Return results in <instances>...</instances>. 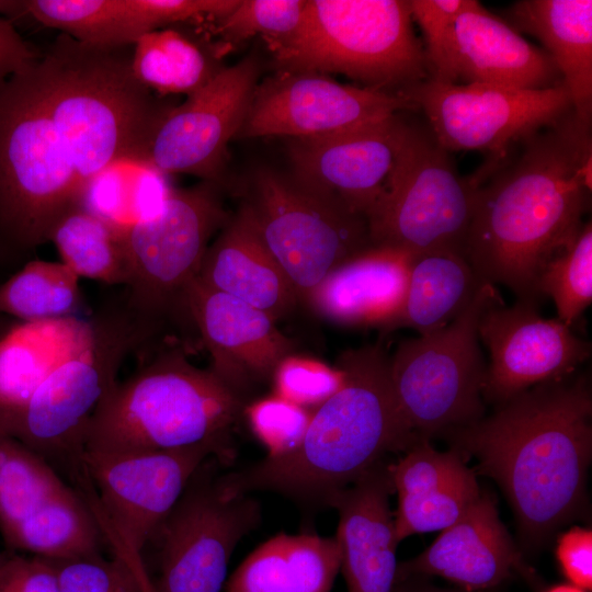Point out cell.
<instances>
[{
	"label": "cell",
	"instance_id": "1",
	"mask_svg": "<svg viewBox=\"0 0 592 592\" xmlns=\"http://www.w3.org/2000/svg\"><path fill=\"white\" fill-rule=\"evenodd\" d=\"M591 127L573 112L490 158L479 173L465 257L486 283L538 304L547 263L578 236L591 191Z\"/></svg>",
	"mask_w": 592,
	"mask_h": 592
},
{
	"label": "cell",
	"instance_id": "2",
	"mask_svg": "<svg viewBox=\"0 0 592 592\" xmlns=\"http://www.w3.org/2000/svg\"><path fill=\"white\" fill-rule=\"evenodd\" d=\"M592 398L585 377L536 385L486 419L449 433L504 491L524 542L545 543L578 512L592 451Z\"/></svg>",
	"mask_w": 592,
	"mask_h": 592
},
{
	"label": "cell",
	"instance_id": "3",
	"mask_svg": "<svg viewBox=\"0 0 592 592\" xmlns=\"http://www.w3.org/2000/svg\"><path fill=\"white\" fill-rule=\"evenodd\" d=\"M337 365L342 387L312 411L300 445L218 476L231 494L276 491L298 502L327 505L390 452L418 441L405 422L391 386L389 356L380 343L344 351Z\"/></svg>",
	"mask_w": 592,
	"mask_h": 592
},
{
	"label": "cell",
	"instance_id": "4",
	"mask_svg": "<svg viewBox=\"0 0 592 592\" xmlns=\"http://www.w3.org/2000/svg\"><path fill=\"white\" fill-rule=\"evenodd\" d=\"M133 45L93 47L59 33L33 67L44 110L82 186L119 160H143L166 111L134 73ZM82 189V187H81Z\"/></svg>",
	"mask_w": 592,
	"mask_h": 592
},
{
	"label": "cell",
	"instance_id": "5",
	"mask_svg": "<svg viewBox=\"0 0 592 592\" xmlns=\"http://www.w3.org/2000/svg\"><path fill=\"white\" fill-rule=\"evenodd\" d=\"M248 402L209 368L192 364L186 349L157 348L103 398L88 426L83 452L159 451L204 443L230 447V433Z\"/></svg>",
	"mask_w": 592,
	"mask_h": 592
},
{
	"label": "cell",
	"instance_id": "6",
	"mask_svg": "<svg viewBox=\"0 0 592 592\" xmlns=\"http://www.w3.org/2000/svg\"><path fill=\"white\" fill-rule=\"evenodd\" d=\"M217 183L172 189L161 207L123 229L129 276L124 300L159 345L189 350L197 337L187 296L212 238L229 219Z\"/></svg>",
	"mask_w": 592,
	"mask_h": 592
},
{
	"label": "cell",
	"instance_id": "7",
	"mask_svg": "<svg viewBox=\"0 0 592 592\" xmlns=\"http://www.w3.org/2000/svg\"><path fill=\"white\" fill-rule=\"evenodd\" d=\"M267 47L277 70L341 73L401 94L428 79L409 0H307L298 30Z\"/></svg>",
	"mask_w": 592,
	"mask_h": 592
},
{
	"label": "cell",
	"instance_id": "8",
	"mask_svg": "<svg viewBox=\"0 0 592 592\" xmlns=\"http://www.w3.org/2000/svg\"><path fill=\"white\" fill-rule=\"evenodd\" d=\"M90 320L87 343L59 364L1 426L56 470L69 468L80 479L84 437L95 410L116 384L127 357L156 346L123 296L103 305Z\"/></svg>",
	"mask_w": 592,
	"mask_h": 592
},
{
	"label": "cell",
	"instance_id": "9",
	"mask_svg": "<svg viewBox=\"0 0 592 592\" xmlns=\"http://www.w3.org/2000/svg\"><path fill=\"white\" fill-rule=\"evenodd\" d=\"M32 69L0 91V257H31L82 183L37 92Z\"/></svg>",
	"mask_w": 592,
	"mask_h": 592
},
{
	"label": "cell",
	"instance_id": "10",
	"mask_svg": "<svg viewBox=\"0 0 592 592\" xmlns=\"http://www.w3.org/2000/svg\"><path fill=\"white\" fill-rule=\"evenodd\" d=\"M502 299L494 285L485 283L449 325L402 340L389 357L399 411L417 439L448 435L482 419L487 366L478 323Z\"/></svg>",
	"mask_w": 592,
	"mask_h": 592
},
{
	"label": "cell",
	"instance_id": "11",
	"mask_svg": "<svg viewBox=\"0 0 592 592\" xmlns=\"http://www.w3.org/2000/svg\"><path fill=\"white\" fill-rule=\"evenodd\" d=\"M477 186L428 126L406 121L395 168L367 217L372 244L465 257Z\"/></svg>",
	"mask_w": 592,
	"mask_h": 592
},
{
	"label": "cell",
	"instance_id": "12",
	"mask_svg": "<svg viewBox=\"0 0 592 592\" xmlns=\"http://www.w3.org/2000/svg\"><path fill=\"white\" fill-rule=\"evenodd\" d=\"M239 208L304 306L332 270L373 246L365 217L270 168L252 172Z\"/></svg>",
	"mask_w": 592,
	"mask_h": 592
},
{
	"label": "cell",
	"instance_id": "13",
	"mask_svg": "<svg viewBox=\"0 0 592 592\" xmlns=\"http://www.w3.org/2000/svg\"><path fill=\"white\" fill-rule=\"evenodd\" d=\"M206 463L145 546L158 571L148 592H220L236 546L260 522L259 503L226 491Z\"/></svg>",
	"mask_w": 592,
	"mask_h": 592
},
{
	"label": "cell",
	"instance_id": "14",
	"mask_svg": "<svg viewBox=\"0 0 592 592\" xmlns=\"http://www.w3.org/2000/svg\"><path fill=\"white\" fill-rule=\"evenodd\" d=\"M229 453L230 447L216 443L159 451L83 452L82 478L95 498L88 500L115 551L141 559L143 549L201 465L212 456L227 458Z\"/></svg>",
	"mask_w": 592,
	"mask_h": 592
},
{
	"label": "cell",
	"instance_id": "15",
	"mask_svg": "<svg viewBox=\"0 0 592 592\" xmlns=\"http://www.w3.org/2000/svg\"><path fill=\"white\" fill-rule=\"evenodd\" d=\"M424 113L446 150H486L501 158L513 145L573 112L566 87L514 90L431 79L403 93Z\"/></svg>",
	"mask_w": 592,
	"mask_h": 592
},
{
	"label": "cell",
	"instance_id": "16",
	"mask_svg": "<svg viewBox=\"0 0 592 592\" xmlns=\"http://www.w3.org/2000/svg\"><path fill=\"white\" fill-rule=\"evenodd\" d=\"M418 110L401 93L343 84L316 71L277 70L259 81L236 138H306Z\"/></svg>",
	"mask_w": 592,
	"mask_h": 592
},
{
	"label": "cell",
	"instance_id": "17",
	"mask_svg": "<svg viewBox=\"0 0 592 592\" xmlns=\"http://www.w3.org/2000/svg\"><path fill=\"white\" fill-rule=\"evenodd\" d=\"M255 56L220 68L180 105H171L150 139L145 161L159 171L191 174L217 183L228 145L237 137L259 83Z\"/></svg>",
	"mask_w": 592,
	"mask_h": 592
},
{
	"label": "cell",
	"instance_id": "18",
	"mask_svg": "<svg viewBox=\"0 0 592 592\" xmlns=\"http://www.w3.org/2000/svg\"><path fill=\"white\" fill-rule=\"evenodd\" d=\"M478 335L490 357L482 395L499 405L536 385L568 378L591 355V343L570 327L520 300L489 307Z\"/></svg>",
	"mask_w": 592,
	"mask_h": 592
},
{
	"label": "cell",
	"instance_id": "19",
	"mask_svg": "<svg viewBox=\"0 0 592 592\" xmlns=\"http://www.w3.org/2000/svg\"><path fill=\"white\" fill-rule=\"evenodd\" d=\"M406 121L398 113L344 132L289 138V175L367 220L395 168Z\"/></svg>",
	"mask_w": 592,
	"mask_h": 592
},
{
	"label": "cell",
	"instance_id": "20",
	"mask_svg": "<svg viewBox=\"0 0 592 592\" xmlns=\"http://www.w3.org/2000/svg\"><path fill=\"white\" fill-rule=\"evenodd\" d=\"M187 303L200 342L209 353L208 368L247 401L271 382L278 363L294 353L293 341L267 314L197 278Z\"/></svg>",
	"mask_w": 592,
	"mask_h": 592
},
{
	"label": "cell",
	"instance_id": "21",
	"mask_svg": "<svg viewBox=\"0 0 592 592\" xmlns=\"http://www.w3.org/2000/svg\"><path fill=\"white\" fill-rule=\"evenodd\" d=\"M392 490L389 465L382 460L328 501L339 513L334 537L348 592H395L398 542L389 505Z\"/></svg>",
	"mask_w": 592,
	"mask_h": 592
},
{
	"label": "cell",
	"instance_id": "22",
	"mask_svg": "<svg viewBox=\"0 0 592 592\" xmlns=\"http://www.w3.org/2000/svg\"><path fill=\"white\" fill-rule=\"evenodd\" d=\"M516 570L527 572L494 501L481 492L430 547L398 563L396 584L418 576H439L476 592L500 584Z\"/></svg>",
	"mask_w": 592,
	"mask_h": 592
},
{
	"label": "cell",
	"instance_id": "23",
	"mask_svg": "<svg viewBox=\"0 0 592 592\" xmlns=\"http://www.w3.org/2000/svg\"><path fill=\"white\" fill-rule=\"evenodd\" d=\"M453 54L457 81L514 90H543L562 83L545 50L477 0L455 20Z\"/></svg>",
	"mask_w": 592,
	"mask_h": 592
},
{
	"label": "cell",
	"instance_id": "24",
	"mask_svg": "<svg viewBox=\"0 0 592 592\" xmlns=\"http://www.w3.org/2000/svg\"><path fill=\"white\" fill-rule=\"evenodd\" d=\"M411 259L396 248L371 246L332 270L306 307L338 325L388 332L403 306Z\"/></svg>",
	"mask_w": 592,
	"mask_h": 592
},
{
	"label": "cell",
	"instance_id": "25",
	"mask_svg": "<svg viewBox=\"0 0 592 592\" xmlns=\"http://www.w3.org/2000/svg\"><path fill=\"white\" fill-rule=\"evenodd\" d=\"M197 281L264 311L276 322L299 305L289 280L240 208L210 241Z\"/></svg>",
	"mask_w": 592,
	"mask_h": 592
},
{
	"label": "cell",
	"instance_id": "26",
	"mask_svg": "<svg viewBox=\"0 0 592 592\" xmlns=\"http://www.w3.org/2000/svg\"><path fill=\"white\" fill-rule=\"evenodd\" d=\"M510 24L537 37L555 62L573 114L592 121V1L523 0L509 10Z\"/></svg>",
	"mask_w": 592,
	"mask_h": 592
},
{
	"label": "cell",
	"instance_id": "27",
	"mask_svg": "<svg viewBox=\"0 0 592 592\" xmlns=\"http://www.w3.org/2000/svg\"><path fill=\"white\" fill-rule=\"evenodd\" d=\"M81 316L21 322L0 338V426L26 403L42 382L89 340Z\"/></svg>",
	"mask_w": 592,
	"mask_h": 592
},
{
	"label": "cell",
	"instance_id": "28",
	"mask_svg": "<svg viewBox=\"0 0 592 592\" xmlns=\"http://www.w3.org/2000/svg\"><path fill=\"white\" fill-rule=\"evenodd\" d=\"M340 568L335 537L280 533L244 558L225 592H331Z\"/></svg>",
	"mask_w": 592,
	"mask_h": 592
},
{
	"label": "cell",
	"instance_id": "29",
	"mask_svg": "<svg viewBox=\"0 0 592 592\" xmlns=\"http://www.w3.org/2000/svg\"><path fill=\"white\" fill-rule=\"evenodd\" d=\"M485 283L459 253L412 254L403 306L388 331L401 327L419 334L440 330L468 307Z\"/></svg>",
	"mask_w": 592,
	"mask_h": 592
},
{
	"label": "cell",
	"instance_id": "30",
	"mask_svg": "<svg viewBox=\"0 0 592 592\" xmlns=\"http://www.w3.org/2000/svg\"><path fill=\"white\" fill-rule=\"evenodd\" d=\"M4 539L11 548L47 559L100 555L107 542L91 503L70 486L48 498Z\"/></svg>",
	"mask_w": 592,
	"mask_h": 592
},
{
	"label": "cell",
	"instance_id": "31",
	"mask_svg": "<svg viewBox=\"0 0 592 592\" xmlns=\"http://www.w3.org/2000/svg\"><path fill=\"white\" fill-rule=\"evenodd\" d=\"M48 242L61 263L79 278L125 286L129 267L123 229L84 209L78 203L54 223Z\"/></svg>",
	"mask_w": 592,
	"mask_h": 592
},
{
	"label": "cell",
	"instance_id": "32",
	"mask_svg": "<svg viewBox=\"0 0 592 592\" xmlns=\"http://www.w3.org/2000/svg\"><path fill=\"white\" fill-rule=\"evenodd\" d=\"M143 160H119L82 186L78 204L119 229L155 214L173 187Z\"/></svg>",
	"mask_w": 592,
	"mask_h": 592
},
{
	"label": "cell",
	"instance_id": "33",
	"mask_svg": "<svg viewBox=\"0 0 592 592\" xmlns=\"http://www.w3.org/2000/svg\"><path fill=\"white\" fill-rule=\"evenodd\" d=\"M135 76L160 94L190 95L206 84L221 67L197 39L174 29H158L133 45Z\"/></svg>",
	"mask_w": 592,
	"mask_h": 592
},
{
	"label": "cell",
	"instance_id": "34",
	"mask_svg": "<svg viewBox=\"0 0 592 592\" xmlns=\"http://www.w3.org/2000/svg\"><path fill=\"white\" fill-rule=\"evenodd\" d=\"M25 14L93 47L134 45L150 32L129 0H26Z\"/></svg>",
	"mask_w": 592,
	"mask_h": 592
},
{
	"label": "cell",
	"instance_id": "35",
	"mask_svg": "<svg viewBox=\"0 0 592 592\" xmlns=\"http://www.w3.org/2000/svg\"><path fill=\"white\" fill-rule=\"evenodd\" d=\"M79 277L61 262L30 259L0 285V315L21 322L80 316Z\"/></svg>",
	"mask_w": 592,
	"mask_h": 592
},
{
	"label": "cell",
	"instance_id": "36",
	"mask_svg": "<svg viewBox=\"0 0 592 592\" xmlns=\"http://www.w3.org/2000/svg\"><path fill=\"white\" fill-rule=\"evenodd\" d=\"M68 486L46 459L0 426V531L3 537Z\"/></svg>",
	"mask_w": 592,
	"mask_h": 592
},
{
	"label": "cell",
	"instance_id": "37",
	"mask_svg": "<svg viewBox=\"0 0 592 592\" xmlns=\"http://www.w3.org/2000/svg\"><path fill=\"white\" fill-rule=\"evenodd\" d=\"M480 494L476 474L467 467L443 483L413 496L399 497L394 513L398 544L408 536L451 526Z\"/></svg>",
	"mask_w": 592,
	"mask_h": 592
},
{
	"label": "cell",
	"instance_id": "38",
	"mask_svg": "<svg viewBox=\"0 0 592 592\" xmlns=\"http://www.w3.org/2000/svg\"><path fill=\"white\" fill-rule=\"evenodd\" d=\"M549 296L557 318L571 328L592 301V226H582L576 239L545 266L538 282Z\"/></svg>",
	"mask_w": 592,
	"mask_h": 592
},
{
	"label": "cell",
	"instance_id": "39",
	"mask_svg": "<svg viewBox=\"0 0 592 592\" xmlns=\"http://www.w3.org/2000/svg\"><path fill=\"white\" fill-rule=\"evenodd\" d=\"M59 592H148L149 577L139 558L115 551L100 555L52 559Z\"/></svg>",
	"mask_w": 592,
	"mask_h": 592
},
{
	"label": "cell",
	"instance_id": "40",
	"mask_svg": "<svg viewBox=\"0 0 592 592\" xmlns=\"http://www.w3.org/2000/svg\"><path fill=\"white\" fill-rule=\"evenodd\" d=\"M306 3L307 0H238L235 9L216 22V31L230 42L260 35L270 46L298 30Z\"/></svg>",
	"mask_w": 592,
	"mask_h": 592
},
{
	"label": "cell",
	"instance_id": "41",
	"mask_svg": "<svg viewBox=\"0 0 592 592\" xmlns=\"http://www.w3.org/2000/svg\"><path fill=\"white\" fill-rule=\"evenodd\" d=\"M476 0H409L413 22L423 34L428 78L456 83L453 37L457 16Z\"/></svg>",
	"mask_w": 592,
	"mask_h": 592
},
{
	"label": "cell",
	"instance_id": "42",
	"mask_svg": "<svg viewBox=\"0 0 592 592\" xmlns=\"http://www.w3.org/2000/svg\"><path fill=\"white\" fill-rule=\"evenodd\" d=\"M312 411L273 394L250 400L244 407L243 418L266 449V457L278 458L300 445Z\"/></svg>",
	"mask_w": 592,
	"mask_h": 592
},
{
	"label": "cell",
	"instance_id": "43",
	"mask_svg": "<svg viewBox=\"0 0 592 592\" xmlns=\"http://www.w3.org/2000/svg\"><path fill=\"white\" fill-rule=\"evenodd\" d=\"M271 383L274 395L315 410L342 387L344 373L338 365L292 353L278 363Z\"/></svg>",
	"mask_w": 592,
	"mask_h": 592
},
{
	"label": "cell",
	"instance_id": "44",
	"mask_svg": "<svg viewBox=\"0 0 592 592\" xmlns=\"http://www.w3.org/2000/svg\"><path fill=\"white\" fill-rule=\"evenodd\" d=\"M149 31L177 23L218 22L228 15L238 0H129Z\"/></svg>",
	"mask_w": 592,
	"mask_h": 592
},
{
	"label": "cell",
	"instance_id": "45",
	"mask_svg": "<svg viewBox=\"0 0 592 592\" xmlns=\"http://www.w3.org/2000/svg\"><path fill=\"white\" fill-rule=\"evenodd\" d=\"M0 592H59L52 559L38 556H2Z\"/></svg>",
	"mask_w": 592,
	"mask_h": 592
},
{
	"label": "cell",
	"instance_id": "46",
	"mask_svg": "<svg viewBox=\"0 0 592 592\" xmlns=\"http://www.w3.org/2000/svg\"><path fill=\"white\" fill-rule=\"evenodd\" d=\"M556 559L568 583L587 592L592 589V532L574 526L559 535Z\"/></svg>",
	"mask_w": 592,
	"mask_h": 592
},
{
	"label": "cell",
	"instance_id": "47",
	"mask_svg": "<svg viewBox=\"0 0 592 592\" xmlns=\"http://www.w3.org/2000/svg\"><path fill=\"white\" fill-rule=\"evenodd\" d=\"M42 55L0 15V91L14 76L34 67Z\"/></svg>",
	"mask_w": 592,
	"mask_h": 592
},
{
	"label": "cell",
	"instance_id": "48",
	"mask_svg": "<svg viewBox=\"0 0 592 592\" xmlns=\"http://www.w3.org/2000/svg\"><path fill=\"white\" fill-rule=\"evenodd\" d=\"M395 592H470L465 590H441L433 587H417L412 584L397 583Z\"/></svg>",
	"mask_w": 592,
	"mask_h": 592
},
{
	"label": "cell",
	"instance_id": "49",
	"mask_svg": "<svg viewBox=\"0 0 592 592\" xmlns=\"http://www.w3.org/2000/svg\"><path fill=\"white\" fill-rule=\"evenodd\" d=\"M544 592H587L570 583H561L546 589Z\"/></svg>",
	"mask_w": 592,
	"mask_h": 592
},
{
	"label": "cell",
	"instance_id": "50",
	"mask_svg": "<svg viewBox=\"0 0 592 592\" xmlns=\"http://www.w3.org/2000/svg\"><path fill=\"white\" fill-rule=\"evenodd\" d=\"M8 331V328L5 327V323L3 322V319L0 315V338Z\"/></svg>",
	"mask_w": 592,
	"mask_h": 592
},
{
	"label": "cell",
	"instance_id": "51",
	"mask_svg": "<svg viewBox=\"0 0 592 592\" xmlns=\"http://www.w3.org/2000/svg\"><path fill=\"white\" fill-rule=\"evenodd\" d=\"M2 556H3V555L0 554V561H1V559H2Z\"/></svg>",
	"mask_w": 592,
	"mask_h": 592
}]
</instances>
